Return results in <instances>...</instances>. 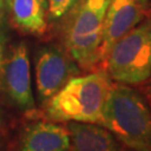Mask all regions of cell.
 <instances>
[{"instance_id": "7c38bea8", "label": "cell", "mask_w": 151, "mask_h": 151, "mask_svg": "<svg viewBox=\"0 0 151 151\" xmlns=\"http://www.w3.org/2000/svg\"><path fill=\"white\" fill-rule=\"evenodd\" d=\"M6 60V50H5V42L0 36V90H1V81H2V72H4V65Z\"/></svg>"}, {"instance_id": "30bf717a", "label": "cell", "mask_w": 151, "mask_h": 151, "mask_svg": "<svg viewBox=\"0 0 151 151\" xmlns=\"http://www.w3.org/2000/svg\"><path fill=\"white\" fill-rule=\"evenodd\" d=\"M7 4L17 28L32 35H43L46 32V0H7Z\"/></svg>"}, {"instance_id": "7a4b0ae2", "label": "cell", "mask_w": 151, "mask_h": 151, "mask_svg": "<svg viewBox=\"0 0 151 151\" xmlns=\"http://www.w3.org/2000/svg\"><path fill=\"white\" fill-rule=\"evenodd\" d=\"M101 125L132 151H151V110L141 91L115 83L104 104Z\"/></svg>"}, {"instance_id": "3957f363", "label": "cell", "mask_w": 151, "mask_h": 151, "mask_svg": "<svg viewBox=\"0 0 151 151\" xmlns=\"http://www.w3.org/2000/svg\"><path fill=\"white\" fill-rule=\"evenodd\" d=\"M110 1L83 0L65 28L64 48L81 70H93L101 64L104 19Z\"/></svg>"}, {"instance_id": "4fadbf2b", "label": "cell", "mask_w": 151, "mask_h": 151, "mask_svg": "<svg viewBox=\"0 0 151 151\" xmlns=\"http://www.w3.org/2000/svg\"><path fill=\"white\" fill-rule=\"evenodd\" d=\"M141 90H142V94L147 97L148 101H151V76L148 78V81L145 82L141 85Z\"/></svg>"}, {"instance_id": "5b68a950", "label": "cell", "mask_w": 151, "mask_h": 151, "mask_svg": "<svg viewBox=\"0 0 151 151\" xmlns=\"http://www.w3.org/2000/svg\"><path fill=\"white\" fill-rule=\"evenodd\" d=\"M81 74V68L64 47L44 46L35 58L37 100L43 108L70 78Z\"/></svg>"}, {"instance_id": "52a82bcc", "label": "cell", "mask_w": 151, "mask_h": 151, "mask_svg": "<svg viewBox=\"0 0 151 151\" xmlns=\"http://www.w3.org/2000/svg\"><path fill=\"white\" fill-rule=\"evenodd\" d=\"M148 0H111L104 19L103 39L100 52L102 64L111 47L127 32L143 20Z\"/></svg>"}, {"instance_id": "ac0fdd59", "label": "cell", "mask_w": 151, "mask_h": 151, "mask_svg": "<svg viewBox=\"0 0 151 151\" xmlns=\"http://www.w3.org/2000/svg\"><path fill=\"white\" fill-rule=\"evenodd\" d=\"M65 151H74V149H73V148H72V147H70V148H68V149H66V150Z\"/></svg>"}, {"instance_id": "6da1fadb", "label": "cell", "mask_w": 151, "mask_h": 151, "mask_svg": "<svg viewBox=\"0 0 151 151\" xmlns=\"http://www.w3.org/2000/svg\"><path fill=\"white\" fill-rule=\"evenodd\" d=\"M112 85L113 81L103 67L74 76L43 106L44 119L56 123L75 121L101 124Z\"/></svg>"}, {"instance_id": "277c9868", "label": "cell", "mask_w": 151, "mask_h": 151, "mask_svg": "<svg viewBox=\"0 0 151 151\" xmlns=\"http://www.w3.org/2000/svg\"><path fill=\"white\" fill-rule=\"evenodd\" d=\"M102 64L115 83L137 86L148 81L151 76V18L120 38Z\"/></svg>"}, {"instance_id": "ba28073f", "label": "cell", "mask_w": 151, "mask_h": 151, "mask_svg": "<svg viewBox=\"0 0 151 151\" xmlns=\"http://www.w3.org/2000/svg\"><path fill=\"white\" fill-rule=\"evenodd\" d=\"M70 147L65 124L37 120L25 127L16 151H65Z\"/></svg>"}, {"instance_id": "9a60e30c", "label": "cell", "mask_w": 151, "mask_h": 151, "mask_svg": "<svg viewBox=\"0 0 151 151\" xmlns=\"http://www.w3.org/2000/svg\"><path fill=\"white\" fill-rule=\"evenodd\" d=\"M2 146H4V140H2V135L0 133V150L2 149Z\"/></svg>"}, {"instance_id": "2e32d148", "label": "cell", "mask_w": 151, "mask_h": 151, "mask_svg": "<svg viewBox=\"0 0 151 151\" xmlns=\"http://www.w3.org/2000/svg\"><path fill=\"white\" fill-rule=\"evenodd\" d=\"M2 16V0H0V18Z\"/></svg>"}, {"instance_id": "9c48e42d", "label": "cell", "mask_w": 151, "mask_h": 151, "mask_svg": "<svg viewBox=\"0 0 151 151\" xmlns=\"http://www.w3.org/2000/svg\"><path fill=\"white\" fill-rule=\"evenodd\" d=\"M65 128L74 151H124L116 137L101 124L68 121Z\"/></svg>"}, {"instance_id": "e0dca14e", "label": "cell", "mask_w": 151, "mask_h": 151, "mask_svg": "<svg viewBox=\"0 0 151 151\" xmlns=\"http://www.w3.org/2000/svg\"><path fill=\"white\" fill-rule=\"evenodd\" d=\"M148 8H149V10L151 12V0H148Z\"/></svg>"}, {"instance_id": "d6986e66", "label": "cell", "mask_w": 151, "mask_h": 151, "mask_svg": "<svg viewBox=\"0 0 151 151\" xmlns=\"http://www.w3.org/2000/svg\"><path fill=\"white\" fill-rule=\"evenodd\" d=\"M149 102V106H150V110H151V101H148Z\"/></svg>"}, {"instance_id": "8fae6325", "label": "cell", "mask_w": 151, "mask_h": 151, "mask_svg": "<svg viewBox=\"0 0 151 151\" xmlns=\"http://www.w3.org/2000/svg\"><path fill=\"white\" fill-rule=\"evenodd\" d=\"M83 0H46L47 14L50 20H58L67 16Z\"/></svg>"}, {"instance_id": "5bb4252c", "label": "cell", "mask_w": 151, "mask_h": 151, "mask_svg": "<svg viewBox=\"0 0 151 151\" xmlns=\"http://www.w3.org/2000/svg\"><path fill=\"white\" fill-rule=\"evenodd\" d=\"M4 125H5V119H4V114L0 110V129H2Z\"/></svg>"}, {"instance_id": "8992f818", "label": "cell", "mask_w": 151, "mask_h": 151, "mask_svg": "<svg viewBox=\"0 0 151 151\" xmlns=\"http://www.w3.org/2000/svg\"><path fill=\"white\" fill-rule=\"evenodd\" d=\"M1 90L11 102L26 114L36 113V104L30 81V62L26 44L22 42L12 46L6 55Z\"/></svg>"}]
</instances>
